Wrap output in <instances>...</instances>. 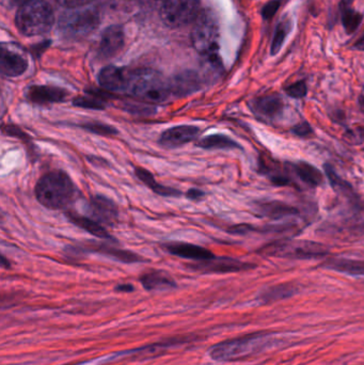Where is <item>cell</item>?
Here are the masks:
<instances>
[{"instance_id": "obj_1", "label": "cell", "mask_w": 364, "mask_h": 365, "mask_svg": "<svg viewBox=\"0 0 364 365\" xmlns=\"http://www.w3.org/2000/svg\"><path fill=\"white\" fill-rule=\"evenodd\" d=\"M36 200L43 207L58 211L69 207L76 195V187L69 175L62 170L45 173L34 187Z\"/></svg>"}, {"instance_id": "obj_2", "label": "cell", "mask_w": 364, "mask_h": 365, "mask_svg": "<svg viewBox=\"0 0 364 365\" xmlns=\"http://www.w3.org/2000/svg\"><path fill=\"white\" fill-rule=\"evenodd\" d=\"M126 93L151 104L163 103L173 95L171 81L163 78L156 71L148 69L130 71Z\"/></svg>"}, {"instance_id": "obj_3", "label": "cell", "mask_w": 364, "mask_h": 365, "mask_svg": "<svg viewBox=\"0 0 364 365\" xmlns=\"http://www.w3.org/2000/svg\"><path fill=\"white\" fill-rule=\"evenodd\" d=\"M271 334L253 333L212 346L210 356L220 362H234L255 356L271 343Z\"/></svg>"}, {"instance_id": "obj_4", "label": "cell", "mask_w": 364, "mask_h": 365, "mask_svg": "<svg viewBox=\"0 0 364 365\" xmlns=\"http://www.w3.org/2000/svg\"><path fill=\"white\" fill-rule=\"evenodd\" d=\"M54 11L44 0H28L16 14V27L27 36H41L54 25Z\"/></svg>"}, {"instance_id": "obj_5", "label": "cell", "mask_w": 364, "mask_h": 365, "mask_svg": "<svg viewBox=\"0 0 364 365\" xmlns=\"http://www.w3.org/2000/svg\"><path fill=\"white\" fill-rule=\"evenodd\" d=\"M266 256H278V258L308 259L322 258L328 254V250L323 245L306 240H285L264 247L261 251Z\"/></svg>"}, {"instance_id": "obj_6", "label": "cell", "mask_w": 364, "mask_h": 365, "mask_svg": "<svg viewBox=\"0 0 364 365\" xmlns=\"http://www.w3.org/2000/svg\"><path fill=\"white\" fill-rule=\"evenodd\" d=\"M191 32L194 48L203 57L217 55L218 50V24L210 12H202L195 20Z\"/></svg>"}, {"instance_id": "obj_7", "label": "cell", "mask_w": 364, "mask_h": 365, "mask_svg": "<svg viewBox=\"0 0 364 365\" xmlns=\"http://www.w3.org/2000/svg\"><path fill=\"white\" fill-rule=\"evenodd\" d=\"M161 15L169 27L187 25L200 15L199 0H166Z\"/></svg>"}, {"instance_id": "obj_8", "label": "cell", "mask_w": 364, "mask_h": 365, "mask_svg": "<svg viewBox=\"0 0 364 365\" xmlns=\"http://www.w3.org/2000/svg\"><path fill=\"white\" fill-rule=\"evenodd\" d=\"M99 24V15L93 10H81L63 15L61 30L69 38L79 39L87 36Z\"/></svg>"}, {"instance_id": "obj_9", "label": "cell", "mask_w": 364, "mask_h": 365, "mask_svg": "<svg viewBox=\"0 0 364 365\" xmlns=\"http://www.w3.org/2000/svg\"><path fill=\"white\" fill-rule=\"evenodd\" d=\"M90 218L102 226H114L119 222V207L116 202L103 195L90 198L87 205Z\"/></svg>"}, {"instance_id": "obj_10", "label": "cell", "mask_w": 364, "mask_h": 365, "mask_svg": "<svg viewBox=\"0 0 364 365\" xmlns=\"http://www.w3.org/2000/svg\"><path fill=\"white\" fill-rule=\"evenodd\" d=\"M188 268L191 270L201 271L203 273H238V271L249 270L253 269L255 265L250 263L241 262L236 259L231 258H214L208 261L188 265Z\"/></svg>"}, {"instance_id": "obj_11", "label": "cell", "mask_w": 364, "mask_h": 365, "mask_svg": "<svg viewBox=\"0 0 364 365\" xmlns=\"http://www.w3.org/2000/svg\"><path fill=\"white\" fill-rule=\"evenodd\" d=\"M201 134L198 126L183 125L173 126L161 132L159 138V144L168 149H175L185 146L189 142H195Z\"/></svg>"}, {"instance_id": "obj_12", "label": "cell", "mask_w": 364, "mask_h": 365, "mask_svg": "<svg viewBox=\"0 0 364 365\" xmlns=\"http://www.w3.org/2000/svg\"><path fill=\"white\" fill-rule=\"evenodd\" d=\"M27 67V59L18 50V48L12 44L1 45L0 69L4 76H20L26 72Z\"/></svg>"}, {"instance_id": "obj_13", "label": "cell", "mask_w": 364, "mask_h": 365, "mask_svg": "<svg viewBox=\"0 0 364 365\" xmlns=\"http://www.w3.org/2000/svg\"><path fill=\"white\" fill-rule=\"evenodd\" d=\"M74 249L79 250V252H95V254H103V256H109L114 260L119 262L126 263V264H133V263L145 262L144 259L139 254H135L133 251L126 250V249L116 248L112 246V244H105V242H91L88 246H83L81 248L74 247Z\"/></svg>"}, {"instance_id": "obj_14", "label": "cell", "mask_w": 364, "mask_h": 365, "mask_svg": "<svg viewBox=\"0 0 364 365\" xmlns=\"http://www.w3.org/2000/svg\"><path fill=\"white\" fill-rule=\"evenodd\" d=\"M283 102L278 95H264L257 97L250 103V109L259 119L274 121L283 113Z\"/></svg>"}, {"instance_id": "obj_15", "label": "cell", "mask_w": 364, "mask_h": 365, "mask_svg": "<svg viewBox=\"0 0 364 365\" xmlns=\"http://www.w3.org/2000/svg\"><path fill=\"white\" fill-rule=\"evenodd\" d=\"M67 97L69 92L67 90L54 85H32L26 93L28 101L36 105L62 103Z\"/></svg>"}, {"instance_id": "obj_16", "label": "cell", "mask_w": 364, "mask_h": 365, "mask_svg": "<svg viewBox=\"0 0 364 365\" xmlns=\"http://www.w3.org/2000/svg\"><path fill=\"white\" fill-rule=\"evenodd\" d=\"M130 71L122 67H107L100 72L99 83L109 92L126 93Z\"/></svg>"}, {"instance_id": "obj_17", "label": "cell", "mask_w": 364, "mask_h": 365, "mask_svg": "<svg viewBox=\"0 0 364 365\" xmlns=\"http://www.w3.org/2000/svg\"><path fill=\"white\" fill-rule=\"evenodd\" d=\"M163 248L173 256L186 260L196 261V262L210 260L215 256L208 249L198 245L188 244V242H170L163 245Z\"/></svg>"}, {"instance_id": "obj_18", "label": "cell", "mask_w": 364, "mask_h": 365, "mask_svg": "<svg viewBox=\"0 0 364 365\" xmlns=\"http://www.w3.org/2000/svg\"><path fill=\"white\" fill-rule=\"evenodd\" d=\"M253 209L259 216L274 220L281 219V218L295 216L299 214L296 207H290L288 204L280 201L255 202Z\"/></svg>"}, {"instance_id": "obj_19", "label": "cell", "mask_w": 364, "mask_h": 365, "mask_svg": "<svg viewBox=\"0 0 364 365\" xmlns=\"http://www.w3.org/2000/svg\"><path fill=\"white\" fill-rule=\"evenodd\" d=\"M124 44V34L120 26H110L102 34L100 53L104 58H110L118 54Z\"/></svg>"}, {"instance_id": "obj_20", "label": "cell", "mask_w": 364, "mask_h": 365, "mask_svg": "<svg viewBox=\"0 0 364 365\" xmlns=\"http://www.w3.org/2000/svg\"><path fill=\"white\" fill-rule=\"evenodd\" d=\"M67 219L79 226L81 229L85 230L88 233L92 234L95 237L101 238V240H108L110 242H114V238L110 235L109 232L106 230L105 226L96 222L92 218L87 217V216L81 215V214L75 213V212H67L65 213Z\"/></svg>"}, {"instance_id": "obj_21", "label": "cell", "mask_w": 364, "mask_h": 365, "mask_svg": "<svg viewBox=\"0 0 364 365\" xmlns=\"http://www.w3.org/2000/svg\"><path fill=\"white\" fill-rule=\"evenodd\" d=\"M140 282L147 291H167L177 287L175 279L161 270L144 273L140 277Z\"/></svg>"}, {"instance_id": "obj_22", "label": "cell", "mask_w": 364, "mask_h": 365, "mask_svg": "<svg viewBox=\"0 0 364 365\" xmlns=\"http://www.w3.org/2000/svg\"><path fill=\"white\" fill-rule=\"evenodd\" d=\"M135 175L137 179H140L145 186L161 197L179 198L181 197L182 193L179 189L173 188V187L163 186L159 184V181L155 179L152 172L147 170V169L136 167L135 168Z\"/></svg>"}, {"instance_id": "obj_23", "label": "cell", "mask_w": 364, "mask_h": 365, "mask_svg": "<svg viewBox=\"0 0 364 365\" xmlns=\"http://www.w3.org/2000/svg\"><path fill=\"white\" fill-rule=\"evenodd\" d=\"M173 95L175 97H186L200 89V79L196 73L186 72L179 75L171 81Z\"/></svg>"}, {"instance_id": "obj_24", "label": "cell", "mask_w": 364, "mask_h": 365, "mask_svg": "<svg viewBox=\"0 0 364 365\" xmlns=\"http://www.w3.org/2000/svg\"><path fill=\"white\" fill-rule=\"evenodd\" d=\"M196 146L204 150H230V149H241L236 142L224 134H213L203 137L196 142Z\"/></svg>"}, {"instance_id": "obj_25", "label": "cell", "mask_w": 364, "mask_h": 365, "mask_svg": "<svg viewBox=\"0 0 364 365\" xmlns=\"http://www.w3.org/2000/svg\"><path fill=\"white\" fill-rule=\"evenodd\" d=\"M297 177L304 181V184L311 187H318L323 184L324 177L316 167L308 163H298L294 166Z\"/></svg>"}, {"instance_id": "obj_26", "label": "cell", "mask_w": 364, "mask_h": 365, "mask_svg": "<svg viewBox=\"0 0 364 365\" xmlns=\"http://www.w3.org/2000/svg\"><path fill=\"white\" fill-rule=\"evenodd\" d=\"M107 99L108 97L97 91H88V95L76 97L72 103L75 107L83 109L104 110L107 108Z\"/></svg>"}, {"instance_id": "obj_27", "label": "cell", "mask_w": 364, "mask_h": 365, "mask_svg": "<svg viewBox=\"0 0 364 365\" xmlns=\"http://www.w3.org/2000/svg\"><path fill=\"white\" fill-rule=\"evenodd\" d=\"M324 267L351 276H364V261L333 260L325 263Z\"/></svg>"}, {"instance_id": "obj_28", "label": "cell", "mask_w": 364, "mask_h": 365, "mask_svg": "<svg viewBox=\"0 0 364 365\" xmlns=\"http://www.w3.org/2000/svg\"><path fill=\"white\" fill-rule=\"evenodd\" d=\"M351 3L353 0H342L341 10H342V22L347 34H351L361 25L363 16L359 12L351 9Z\"/></svg>"}, {"instance_id": "obj_29", "label": "cell", "mask_w": 364, "mask_h": 365, "mask_svg": "<svg viewBox=\"0 0 364 365\" xmlns=\"http://www.w3.org/2000/svg\"><path fill=\"white\" fill-rule=\"evenodd\" d=\"M296 293L294 285L280 284L276 287H269L261 294L259 299L264 303H274V301H281V299L288 298Z\"/></svg>"}, {"instance_id": "obj_30", "label": "cell", "mask_w": 364, "mask_h": 365, "mask_svg": "<svg viewBox=\"0 0 364 365\" xmlns=\"http://www.w3.org/2000/svg\"><path fill=\"white\" fill-rule=\"evenodd\" d=\"M325 172L328 177L329 181H330L331 186L333 187L337 193L345 195V197H353V191L351 185L345 181L344 179H341L335 172V169L330 165L326 164L324 166Z\"/></svg>"}, {"instance_id": "obj_31", "label": "cell", "mask_w": 364, "mask_h": 365, "mask_svg": "<svg viewBox=\"0 0 364 365\" xmlns=\"http://www.w3.org/2000/svg\"><path fill=\"white\" fill-rule=\"evenodd\" d=\"M79 126L83 130L92 132V134L99 135V136L112 137L119 134V130L116 128L109 124L101 123V122H86Z\"/></svg>"}, {"instance_id": "obj_32", "label": "cell", "mask_w": 364, "mask_h": 365, "mask_svg": "<svg viewBox=\"0 0 364 365\" xmlns=\"http://www.w3.org/2000/svg\"><path fill=\"white\" fill-rule=\"evenodd\" d=\"M290 32V22L288 20L280 22L274 36L273 43H271V55H277L283 46L284 40Z\"/></svg>"}, {"instance_id": "obj_33", "label": "cell", "mask_w": 364, "mask_h": 365, "mask_svg": "<svg viewBox=\"0 0 364 365\" xmlns=\"http://www.w3.org/2000/svg\"><path fill=\"white\" fill-rule=\"evenodd\" d=\"M3 132L7 136L14 137V138H18V139L22 140V142H25V144H30L32 142V138H30L29 135L27 132H24V130H20L18 126L12 125V124H4L3 125Z\"/></svg>"}, {"instance_id": "obj_34", "label": "cell", "mask_w": 364, "mask_h": 365, "mask_svg": "<svg viewBox=\"0 0 364 365\" xmlns=\"http://www.w3.org/2000/svg\"><path fill=\"white\" fill-rule=\"evenodd\" d=\"M285 92L288 97H293V99H302L308 93V88L304 81H298V83L286 87Z\"/></svg>"}, {"instance_id": "obj_35", "label": "cell", "mask_w": 364, "mask_h": 365, "mask_svg": "<svg viewBox=\"0 0 364 365\" xmlns=\"http://www.w3.org/2000/svg\"><path fill=\"white\" fill-rule=\"evenodd\" d=\"M280 5H281L280 0H271L269 4H266L263 10H262V16H263L264 20H269V18H273L279 9Z\"/></svg>"}, {"instance_id": "obj_36", "label": "cell", "mask_w": 364, "mask_h": 365, "mask_svg": "<svg viewBox=\"0 0 364 365\" xmlns=\"http://www.w3.org/2000/svg\"><path fill=\"white\" fill-rule=\"evenodd\" d=\"M292 132H293L296 136L306 137L309 136V135L312 134L313 130L308 122H302V123L294 126V128H292Z\"/></svg>"}, {"instance_id": "obj_37", "label": "cell", "mask_w": 364, "mask_h": 365, "mask_svg": "<svg viewBox=\"0 0 364 365\" xmlns=\"http://www.w3.org/2000/svg\"><path fill=\"white\" fill-rule=\"evenodd\" d=\"M61 6L63 7L71 8V9H74V8L83 7V6L88 5V4L91 3L92 0H57Z\"/></svg>"}, {"instance_id": "obj_38", "label": "cell", "mask_w": 364, "mask_h": 365, "mask_svg": "<svg viewBox=\"0 0 364 365\" xmlns=\"http://www.w3.org/2000/svg\"><path fill=\"white\" fill-rule=\"evenodd\" d=\"M253 228L249 224H238V226H232L229 229V232L233 234H245L247 232L252 231Z\"/></svg>"}, {"instance_id": "obj_39", "label": "cell", "mask_w": 364, "mask_h": 365, "mask_svg": "<svg viewBox=\"0 0 364 365\" xmlns=\"http://www.w3.org/2000/svg\"><path fill=\"white\" fill-rule=\"evenodd\" d=\"M186 197L191 201H199L202 198L205 197V193L200 191V189L191 188L186 193Z\"/></svg>"}, {"instance_id": "obj_40", "label": "cell", "mask_w": 364, "mask_h": 365, "mask_svg": "<svg viewBox=\"0 0 364 365\" xmlns=\"http://www.w3.org/2000/svg\"><path fill=\"white\" fill-rule=\"evenodd\" d=\"M116 291H122V293H130L135 291V287L132 284H119L116 287Z\"/></svg>"}, {"instance_id": "obj_41", "label": "cell", "mask_w": 364, "mask_h": 365, "mask_svg": "<svg viewBox=\"0 0 364 365\" xmlns=\"http://www.w3.org/2000/svg\"><path fill=\"white\" fill-rule=\"evenodd\" d=\"M355 48L359 50H364V36H362L361 38L356 42Z\"/></svg>"}, {"instance_id": "obj_42", "label": "cell", "mask_w": 364, "mask_h": 365, "mask_svg": "<svg viewBox=\"0 0 364 365\" xmlns=\"http://www.w3.org/2000/svg\"><path fill=\"white\" fill-rule=\"evenodd\" d=\"M1 266H3L4 268H10V263L8 262L7 259L4 256H1Z\"/></svg>"}, {"instance_id": "obj_43", "label": "cell", "mask_w": 364, "mask_h": 365, "mask_svg": "<svg viewBox=\"0 0 364 365\" xmlns=\"http://www.w3.org/2000/svg\"><path fill=\"white\" fill-rule=\"evenodd\" d=\"M359 105L360 108H361L362 112L364 113V95H361L359 99Z\"/></svg>"}, {"instance_id": "obj_44", "label": "cell", "mask_w": 364, "mask_h": 365, "mask_svg": "<svg viewBox=\"0 0 364 365\" xmlns=\"http://www.w3.org/2000/svg\"><path fill=\"white\" fill-rule=\"evenodd\" d=\"M26 1H28V0H26Z\"/></svg>"}, {"instance_id": "obj_45", "label": "cell", "mask_w": 364, "mask_h": 365, "mask_svg": "<svg viewBox=\"0 0 364 365\" xmlns=\"http://www.w3.org/2000/svg\"><path fill=\"white\" fill-rule=\"evenodd\" d=\"M165 1H166V0H165Z\"/></svg>"}]
</instances>
